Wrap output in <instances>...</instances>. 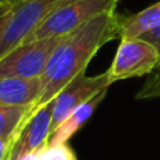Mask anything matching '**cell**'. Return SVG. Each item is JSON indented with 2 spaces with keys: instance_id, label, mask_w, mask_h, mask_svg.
<instances>
[{
  "instance_id": "obj_1",
  "label": "cell",
  "mask_w": 160,
  "mask_h": 160,
  "mask_svg": "<svg viewBox=\"0 0 160 160\" xmlns=\"http://www.w3.org/2000/svg\"><path fill=\"white\" fill-rule=\"evenodd\" d=\"M122 18L124 16L115 10L110 11L90 20L65 37L41 76L42 93L32 111L51 102L73 79L86 73V68L100 48L119 37Z\"/></svg>"
},
{
  "instance_id": "obj_2",
  "label": "cell",
  "mask_w": 160,
  "mask_h": 160,
  "mask_svg": "<svg viewBox=\"0 0 160 160\" xmlns=\"http://www.w3.org/2000/svg\"><path fill=\"white\" fill-rule=\"evenodd\" d=\"M118 2L119 0H73L47 17L24 42L69 35L90 20L114 11Z\"/></svg>"
},
{
  "instance_id": "obj_3",
  "label": "cell",
  "mask_w": 160,
  "mask_h": 160,
  "mask_svg": "<svg viewBox=\"0 0 160 160\" xmlns=\"http://www.w3.org/2000/svg\"><path fill=\"white\" fill-rule=\"evenodd\" d=\"M73 0H25L10 11L0 31V59L25 41L47 17Z\"/></svg>"
},
{
  "instance_id": "obj_4",
  "label": "cell",
  "mask_w": 160,
  "mask_h": 160,
  "mask_svg": "<svg viewBox=\"0 0 160 160\" xmlns=\"http://www.w3.org/2000/svg\"><path fill=\"white\" fill-rule=\"evenodd\" d=\"M65 37L35 39L20 44L0 59V78H41L52 53Z\"/></svg>"
},
{
  "instance_id": "obj_5",
  "label": "cell",
  "mask_w": 160,
  "mask_h": 160,
  "mask_svg": "<svg viewBox=\"0 0 160 160\" xmlns=\"http://www.w3.org/2000/svg\"><path fill=\"white\" fill-rule=\"evenodd\" d=\"M155 47L142 38H121L111 66L107 69L111 83L150 75L159 63Z\"/></svg>"
},
{
  "instance_id": "obj_6",
  "label": "cell",
  "mask_w": 160,
  "mask_h": 160,
  "mask_svg": "<svg viewBox=\"0 0 160 160\" xmlns=\"http://www.w3.org/2000/svg\"><path fill=\"white\" fill-rule=\"evenodd\" d=\"M111 84L112 83L110 82L107 70L97 76H87L86 73H82L73 79L53 98L52 132L73 110H76L79 105L84 104L98 93L108 90Z\"/></svg>"
},
{
  "instance_id": "obj_7",
  "label": "cell",
  "mask_w": 160,
  "mask_h": 160,
  "mask_svg": "<svg viewBox=\"0 0 160 160\" xmlns=\"http://www.w3.org/2000/svg\"><path fill=\"white\" fill-rule=\"evenodd\" d=\"M52 110L53 100L47 105L31 111L25 117L13 136V146L8 153V159L31 152H39L47 146L52 133Z\"/></svg>"
},
{
  "instance_id": "obj_8",
  "label": "cell",
  "mask_w": 160,
  "mask_h": 160,
  "mask_svg": "<svg viewBox=\"0 0 160 160\" xmlns=\"http://www.w3.org/2000/svg\"><path fill=\"white\" fill-rule=\"evenodd\" d=\"M42 93V80L0 78V107H31Z\"/></svg>"
},
{
  "instance_id": "obj_9",
  "label": "cell",
  "mask_w": 160,
  "mask_h": 160,
  "mask_svg": "<svg viewBox=\"0 0 160 160\" xmlns=\"http://www.w3.org/2000/svg\"><path fill=\"white\" fill-rule=\"evenodd\" d=\"M105 96H107V90L98 93L97 96H94L93 98H90L88 101H86L84 104L79 105L76 110H73L72 112L55 128V131L51 133L48 145L68 143V142L73 138V135L90 119V117L94 114L97 107L102 102Z\"/></svg>"
},
{
  "instance_id": "obj_10",
  "label": "cell",
  "mask_w": 160,
  "mask_h": 160,
  "mask_svg": "<svg viewBox=\"0 0 160 160\" xmlns=\"http://www.w3.org/2000/svg\"><path fill=\"white\" fill-rule=\"evenodd\" d=\"M160 25V2L132 16H124L119 38H139Z\"/></svg>"
},
{
  "instance_id": "obj_11",
  "label": "cell",
  "mask_w": 160,
  "mask_h": 160,
  "mask_svg": "<svg viewBox=\"0 0 160 160\" xmlns=\"http://www.w3.org/2000/svg\"><path fill=\"white\" fill-rule=\"evenodd\" d=\"M31 111V107H0V136L13 139Z\"/></svg>"
},
{
  "instance_id": "obj_12",
  "label": "cell",
  "mask_w": 160,
  "mask_h": 160,
  "mask_svg": "<svg viewBox=\"0 0 160 160\" xmlns=\"http://www.w3.org/2000/svg\"><path fill=\"white\" fill-rule=\"evenodd\" d=\"M39 160H78L75 152L68 143L47 145L39 152Z\"/></svg>"
},
{
  "instance_id": "obj_13",
  "label": "cell",
  "mask_w": 160,
  "mask_h": 160,
  "mask_svg": "<svg viewBox=\"0 0 160 160\" xmlns=\"http://www.w3.org/2000/svg\"><path fill=\"white\" fill-rule=\"evenodd\" d=\"M155 97H160V59L156 69L149 75V79L145 82L139 93L136 94L138 100H148Z\"/></svg>"
},
{
  "instance_id": "obj_14",
  "label": "cell",
  "mask_w": 160,
  "mask_h": 160,
  "mask_svg": "<svg viewBox=\"0 0 160 160\" xmlns=\"http://www.w3.org/2000/svg\"><path fill=\"white\" fill-rule=\"evenodd\" d=\"M139 38L148 41L149 44H152L153 47L158 49V52H159V55H160V25H159L158 28H155L153 31H150V32L143 34V35L139 37Z\"/></svg>"
},
{
  "instance_id": "obj_15",
  "label": "cell",
  "mask_w": 160,
  "mask_h": 160,
  "mask_svg": "<svg viewBox=\"0 0 160 160\" xmlns=\"http://www.w3.org/2000/svg\"><path fill=\"white\" fill-rule=\"evenodd\" d=\"M11 146H13V139L0 136V160H7Z\"/></svg>"
},
{
  "instance_id": "obj_16",
  "label": "cell",
  "mask_w": 160,
  "mask_h": 160,
  "mask_svg": "<svg viewBox=\"0 0 160 160\" xmlns=\"http://www.w3.org/2000/svg\"><path fill=\"white\" fill-rule=\"evenodd\" d=\"M25 0H0V10H13Z\"/></svg>"
},
{
  "instance_id": "obj_17",
  "label": "cell",
  "mask_w": 160,
  "mask_h": 160,
  "mask_svg": "<svg viewBox=\"0 0 160 160\" xmlns=\"http://www.w3.org/2000/svg\"><path fill=\"white\" fill-rule=\"evenodd\" d=\"M39 152H41V150H39ZM39 152L25 153V155L17 156V158H13V159H8L7 158V160H39Z\"/></svg>"
},
{
  "instance_id": "obj_18",
  "label": "cell",
  "mask_w": 160,
  "mask_h": 160,
  "mask_svg": "<svg viewBox=\"0 0 160 160\" xmlns=\"http://www.w3.org/2000/svg\"><path fill=\"white\" fill-rule=\"evenodd\" d=\"M10 11L11 10H0V31H2V28H3V25H4L6 20H7Z\"/></svg>"
}]
</instances>
